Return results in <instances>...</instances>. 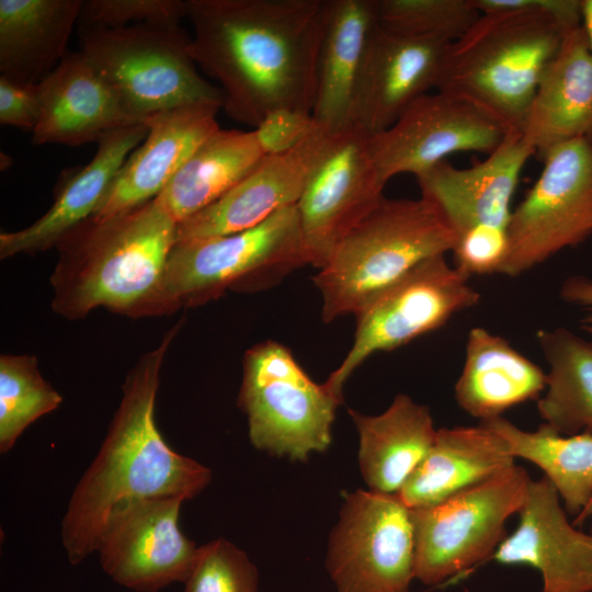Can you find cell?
I'll return each instance as SVG.
<instances>
[{
  "instance_id": "6da1fadb",
  "label": "cell",
  "mask_w": 592,
  "mask_h": 592,
  "mask_svg": "<svg viewBox=\"0 0 592 592\" xmlns=\"http://www.w3.org/2000/svg\"><path fill=\"white\" fill-rule=\"evenodd\" d=\"M190 53L223 110L255 127L282 107L311 113L327 0H185Z\"/></svg>"
},
{
  "instance_id": "7a4b0ae2",
  "label": "cell",
  "mask_w": 592,
  "mask_h": 592,
  "mask_svg": "<svg viewBox=\"0 0 592 592\" xmlns=\"http://www.w3.org/2000/svg\"><path fill=\"white\" fill-rule=\"evenodd\" d=\"M180 329V322L170 328L126 375L107 433L70 496L60 536L73 566L95 553L109 514L121 501L145 497L185 501L200 494L212 480L208 467L166 442L155 419L162 363Z\"/></svg>"
},
{
  "instance_id": "3957f363",
  "label": "cell",
  "mask_w": 592,
  "mask_h": 592,
  "mask_svg": "<svg viewBox=\"0 0 592 592\" xmlns=\"http://www.w3.org/2000/svg\"><path fill=\"white\" fill-rule=\"evenodd\" d=\"M177 230L155 198L104 219L88 218L56 246L53 310L69 320L99 307L151 316Z\"/></svg>"
},
{
  "instance_id": "277c9868",
  "label": "cell",
  "mask_w": 592,
  "mask_h": 592,
  "mask_svg": "<svg viewBox=\"0 0 592 592\" xmlns=\"http://www.w3.org/2000/svg\"><path fill=\"white\" fill-rule=\"evenodd\" d=\"M566 33L542 11L481 13L447 46L435 90L463 98L521 132L538 82Z\"/></svg>"
},
{
  "instance_id": "5b68a950",
  "label": "cell",
  "mask_w": 592,
  "mask_h": 592,
  "mask_svg": "<svg viewBox=\"0 0 592 592\" xmlns=\"http://www.w3.org/2000/svg\"><path fill=\"white\" fill-rule=\"evenodd\" d=\"M456 236L426 198L384 197L339 242L312 282L323 322L357 314L423 261L452 252Z\"/></svg>"
},
{
  "instance_id": "8992f818",
  "label": "cell",
  "mask_w": 592,
  "mask_h": 592,
  "mask_svg": "<svg viewBox=\"0 0 592 592\" xmlns=\"http://www.w3.org/2000/svg\"><path fill=\"white\" fill-rule=\"evenodd\" d=\"M306 264L296 205L240 232L177 241L151 316L200 306L227 291H262Z\"/></svg>"
},
{
  "instance_id": "52a82bcc",
  "label": "cell",
  "mask_w": 592,
  "mask_h": 592,
  "mask_svg": "<svg viewBox=\"0 0 592 592\" xmlns=\"http://www.w3.org/2000/svg\"><path fill=\"white\" fill-rule=\"evenodd\" d=\"M79 43L138 123L181 106L223 109V92L198 73L190 53L191 36L180 23L79 27Z\"/></svg>"
},
{
  "instance_id": "ba28073f",
  "label": "cell",
  "mask_w": 592,
  "mask_h": 592,
  "mask_svg": "<svg viewBox=\"0 0 592 592\" xmlns=\"http://www.w3.org/2000/svg\"><path fill=\"white\" fill-rule=\"evenodd\" d=\"M341 403L325 383L308 376L285 345L267 340L244 353L238 406L255 448L301 462L325 452Z\"/></svg>"
},
{
  "instance_id": "9c48e42d",
  "label": "cell",
  "mask_w": 592,
  "mask_h": 592,
  "mask_svg": "<svg viewBox=\"0 0 592 592\" xmlns=\"http://www.w3.org/2000/svg\"><path fill=\"white\" fill-rule=\"evenodd\" d=\"M527 471H504L420 509H410L414 528V577L436 585L493 556L506 537L505 522L519 513L528 490Z\"/></svg>"
},
{
  "instance_id": "30bf717a",
  "label": "cell",
  "mask_w": 592,
  "mask_h": 592,
  "mask_svg": "<svg viewBox=\"0 0 592 592\" xmlns=\"http://www.w3.org/2000/svg\"><path fill=\"white\" fill-rule=\"evenodd\" d=\"M479 300L480 293L470 285L469 276L451 265L445 254L423 261L355 314L351 349L326 386L342 398L344 383L372 354L437 330Z\"/></svg>"
},
{
  "instance_id": "8fae6325",
  "label": "cell",
  "mask_w": 592,
  "mask_h": 592,
  "mask_svg": "<svg viewBox=\"0 0 592 592\" xmlns=\"http://www.w3.org/2000/svg\"><path fill=\"white\" fill-rule=\"evenodd\" d=\"M535 184L512 210L500 274L516 277L592 234V140L560 145L543 159Z\"/></svg>"
},
{
  "instance_id": "7c38bea8",
  "label": "cell",
  "mask_w": 592,
  "mask_h": 592,
  "mask_svg": "<svg viewBox=\"0 0 592 592\" xmlns=\"http://www.w3.org/2000/svg\"><path fill=\"white\" fill-rule=\"evenodd\" d=\"M414 560L411 511L397 494L346 496L326 560L337 592H409Z\"/></svg>"
},
{
  "instance_id": "4fadbf2b",
  "label": "cell",
  "mask_w": 592,
  "mask_h": 592,
  "mask_svg": "<svg viewBox=\"0 0 592 592\" xmlns=\"http://www.w3.org/2000/svg\"><path fill=\"white\" fill-rule=\"evenodd\" d=\"M181 498H132L109 514L96 550L105 574L134 592H159L184 582L198 546L179 525Z\"/></svg>"
},
{
  "instance_id": "5bb4252c",
  "label": "cell",
  "mask_w": 592,
  "mask_h": 592,
  "mask_svg": "<svg viewBox=\"0 0 592 592\" xmlns=\"http://www.w3.org/2000/svg\"><path fill=\"white\" fill-rule=\"evenodd\" d=\"M509 129L476 104L435 90L414 101L387 129L371 135V152L382 179L414 177L457 152L491 153Z\"/></svg>"
},
{
  "instance_id": "9a60e30c",
  "label": "cell",
  "mask_w": 592,
  "mask_h": 592,
  "mask_svg": "<svg viewBox=\"0 0 592 592\" xmlns=\"http://www.w3.org/2000/svg\"><path fill=\"white\" fill-rule=\"evenodd\" d=\"M371 135L356 125L333 134L296 204L309 264L322 267L339 242L385 196Z\"/></svg>"
},
{
  "instance_id": "2e32d148",
  "label": "cell",
  "mask_w": 592,
  "mask_h": 592,
  "mask_svg": "<svg viewBox=\"0 0 592 592\" xmlns=\"http://www.w3.org/2000/svg\"><path fill=\"white\" fill-rule=\"evenodd\" d=\"M333 134L318 127L292 150L265 156L216 202L178 225L177 241L253 228L300 200Z\"/></svg>"
},
{
  "instance_id": "e0dca14e",
  "label": "cell",
  "mask_w": 592,
  "mask_h": 592,
  "mask_svg": "<svg viewBox=\"0 0 592 592\" xmlns=\"http://www.w3.org/2000/svg\"><path fill=\"white\" fill-rule=\"evenodd\" d=\"M559 499L547 477L531 479L519 526L492 557L503 565L537 569L542 592H592V533L568 521Z\"/></svg>"
},
{
  "instance_id": "ac0fdd59",
  "label": "cell",
  "mask_w": 592,
  "mask_h": 592,
  "mask_svg": "<svg viewBox=\"0 0 592 592\" xmlns=\"http://www.w3.org/2000/svg\"><path fill=\"white\" fill-rule=\"evenodd\" d=\"M533 155L522 133L511 129L485 160L469 168L442 161L415 179L421 196L440 210L457 238L479 225L509 227L512 197Z\"/></svg>"
},
{
  "instance_id": "d6986e66",
  "label": "cell",
  "mask_w": 592,
  "mask_h": 592,
  "mask_svg": "<svg viewBox=\"0 0 592 592\" xmlns=\"http://www.w3.org/2000/svg\"><path fill=\"white\" fill-rule=\"evenodd\" d=\"M441 41L377 24L368 43L353 107V125L369 135L390 127L420 96L435 90L445 50Z\"/></svg>"
},
{
  "instance_id": "ffe728a7",
  "label": "cell",
  "mask_w": 592,
  "mask_h": 592,
  "mask_svg": "<svg viewBox=\"0 0 592 592\" xmlns=\"http://www.w3.org/2000/svg\"><path fill=\"white\" fill-rule=\"evenodd\" d=\"M219 110L197 104L150 116L148 135L122 164L91 217L104 219L156 198L195 149L220 127Z\"/></svg>"
},
{
  "instance_id": "44dd1931",
  "label": "cell",
  "mask_w": 592,
  "mask_h": 592,
  "mask_svg": "<svg viewBox=\"0 0 592 592\" xmlns=\"http://www.w3.org/2000/svg\"><path fill=\"white\" fill-rule=\"evenodd\" d=\"M41 112L33 145L80 146L139 125L95 66L79 50L67 53L39 83Z\"/></svg>"
},
{
  "instance_id": "7402d4cb",
  "label": "cell",
  "mask_w": 592,
  "mask_h": 592,
  "mask_svg": "<svg viewBox=\"0 0 592 592\" xmlns=\"http://www.w3.org/2000/svg\"><path fill=\"white\" fill-rule=\"evenodd\" d=\"M148 132L145 123L116 129L100 139L94 157L62 183L53 205L42 217L21 230L0 234V259L54 248L90 218L122 164Z\"/></svg>"
},
{
  "instance_id": "603a6c76",
  "label": "cell",
  "mask_w": 592,
  "mask_h": 592,
  "mask_svg": "<svg viewBox=\"0 0 592 592\" xmlns=\"http://www.w3.org/2000/svg\"><path fill=\"white\" fill-rule=\"evenodd\" d=\"M521 133L540 159L571 140H592V53L582 26L565 34L538 82Z\"/></svg>"
},
{
  "instance_id": "cb8c5ba5",
  "label": "cell",
  "mask_w": 592,
  "mask_h": 592,
  "mask_svg": "<svg viewBox=\"0 0 592 592\" xmlns=\"http://www.w3.org/2000/svg\"><path fill=\"white\" fill-rule=\"evenodd\" d=\"M377 24L376 0H327L311 114L329 134L353 125L358 81Z\"/></svg>"
},
{
  "instance_id": "d4e9b609",
  "label": "cell",
  "mask_w": 592,
  "mask_h": 592,
  "mask_svg": "<svg viewBox=\"0 0 592 592\" xmlns=\"http://www.w3.org/2000/svg\"><path fill=\"white\" fill-rule=\"evenodd\" d=\"M514 459L504 439L481 422L442 428L397 497L409 509L430 506L504 471Z\"/></svg>"
},
{
  "instance_id": "484cf974",
  "label": "cell",
  "mask_w": 592,
  "mask_h": 592,
  "mask_svg": "<svg viewBox=\"0 0 592 592\" xmlns=\"http://www.w3.org/2000/svg\"><path fill=\"white\" fill-rule=\"evenodd\" d=\"M360 437L358 465L369 490L397 494L431 449L436 431L430 409L398 394L380 414L350 409Z\"/></svg>"
},
{
  "instance_id": "4316f807",
  "label": "cell",
  "mask_w": 592,
  "mask_h": 592,
  "mask_svg": "<svg viewBox=\"0 0 592 592\" xmlns=\"http://www.w3.org/2000/svg\"><path fill=\"white\" fill-rule=\"evenodd\" d=\"M547 374L504 338L481 327L470 329L462 373L455 384L458 406L480 421L539 399Z\"/></svg>"
},
{
  "instance_id": "83f0119b",
  "label": "cell",
  "mask_w": 592,
  "mask_h": 592,
  "mask_svg": "<svg viewBox=\"0 0 592 592\" xmlns=\"http://www.w3.org/2000/svg\"><path fill=\"white\" fill-rule=\"evenodd\" d=\"M82 0H0V73L38 84L66 56Z\"/></svg>"
},
{
  "instance_id": "f1b7e54d",
  "label": "cell",
  "mask_w": 592,
  "mask_h": 592,
  "mask_svg": "<svg viewBox=\"0 0 592 592\" xmlns=\"http://www.w3.org/2000/svg\"><path fill=\"white\" fill-rule=\"evenodd\" d=\"M264 157L253 130L219 127L195 149L155 200L179 225L231 190Z\"/></svg>"
},
{
  "instance_id": "f546056e",
  "label": "cell",
  "mask_w": 592,
  "mask_h": 592,
  "mask_svg": "<svg viewBox=\"0 0 592 592\" xmlns=\"http://www.w3.org/2000/svg\"><path fill=\"white\" fill-rule=\"evenodd\" d=\"M537 340L548 364L539 415L562 435L592 431V340L565 328L539 330Z\"/></svg>"
},
{
  "instance_id": "4dcf8cb0",
  "label": "cell",
  "mask_w": 592,
  "mask_h": 592,
  "mask_svg": "<svg viewBox=\"0 0 592 592\" xmlns=\"http://www.w3.org/2000/svg\"><path fill=\"white\" fill-rule=\"evenodd\" d=\"M501 435L514 458L538 466L555 486L565 510L577 516L592 497V431L562 435L543 423L523 431L503 417L480 421Z\"/></svg>"
},
{
  "instance_id": "1f68e13d",
  "label": "cell",
  "mask_w": 592,
  "mask_h": 592,
  "mask_svg": "<svg viewBox=\"0 0 592 592\" xmlns=\"http://www.w3.org/2000/svg\"><path fill=\"white\" fill-rule=\"evenodd\" d=\"M61 402V395L43 377L34 355L2 354L0 453H8L29 425L58 409Z\"/></svg>"
},
{
  "instance_id": "d6a6232c",
  "label": "cell",
  "mask_w": 592,
  "mask_h": 592,
  "mask_svg": "<svg viewBox=\"0 0 592 592\" xmlns=\"http://www.w3.org/2000/svg\"><path fill=\"white\" fill-rule=\"evenodd\" d=\"M376 10L387 30L448 44L480 16L471 0H376Z\"/></svg>"
},
{
  "instance_id": "836d02e7",
  "label": "cell",
  "mask_w": 592,
  "mask_h": 592,
  "mask_svg": "<svg viewBox=\"0 0 592 592\" xmlns=\"http://www.w3.org/2000/svg\"><path fill=\"white\" fill-rule=\"evenodd\" d=\"M184 592H259V573L247 554L219 537L198 546Z\"/></svg>"
},
{
  "instance_id": "e575fe53",
  "label": "cell",
  "mask_w": 592,
  "mask_h": 592,
  "mask_svg": "<svg viewBox=\"0 0 592 592\" xmlns=\"http://www.w3.org/2000/svg\"><path fill=\"white\" fill-rule=\"evenodd\" d=\"M186 15L185 0H87L79 27L118 29L136 24H179Z\"/></svg>"
},
{
  "instance_id": "d590c367",
  "label": "cell",
  "mask_w": 592,
  "mask_h": 592,
  "mask_svg": "<svg viewBox=\"0 0 592 592\" xmlns=\"http://www.w3.org/2000/svg\"><path fill=\"white\" fill-rule=\"evenodd\" d=\"M454 265L470 275L500 273L509 253L508 227L479 225L456 238Z\"/></svg>"
},
{
  "instance_id": "8d00e7d4",
  "label": "cell",
  "mask_w": 592,
  "mask_h": 592,
  "mask_svg": "<svg viewBox=\"0 0 592 592\" xmlns=\"http://www.w3.org/2000/svg\"><path fill=\"white\" fill-rule=\"evenodd\" d=\"M318 127L311 113L282 107L269 112L252 130L264 156H273L292 150Z\"/></svg>"
},
{
  "instance_id": "74e56055",
  "label": "cell",
  "mask_w": 592,
  "mask_h": 592,
  "mask_svg": "<svg viewBox=\"0 0 592 592\" xmlns=\"http://www.w3.org/2000/svg\"><path fill=\"white\" fill-rule=\"evenodd\" d=\"M41 112L38 84L0 76V123L22 130L35 129Z\"/></svg>"
},
{
  "instance_id": "f35d334b",
  "label": "cell",
  "mask_w": 592,
  "mask_h": 592,
  "mask_svg": "<svg viewBox=\"0 0 592 592\" xmlns=\"http://www.w3.org/2000/svg\"><path fill=\"white\" fill-rule=\"evenodd\" d=\"M481 13L534 10L553 16L559 25L569 32L581 26V0H471Z\"/></svg>"
},
{
  "instance_id": "ab89813d",
  "label": "cell",
  "mask_w": 592,
  "mask_h": 592,
  "mask_svg": "<svg viewBox=\"0 0 592 592\" xmlns=\"http://www.w3.org/2000/svg\"><path fill=\"white\" fill-rule=\"evenodd\" d=\"M573 304L580 307L585 317L582 323L587 331L592 333V280L589 277L582 278L574 287L572 294Z\"/></svg>"
},
{
  "instance_id": "60d3db41",
  "label": "cell",
  "mask_w": 592,
  "mask_h": 592,
  "mask_svg": "<svg viewBox=\"0 0 592 592\" xmlns=\"http://www.w3.org/2000/svg\"><path fill=\"white\" fill-rule=\"evenodd\" d=\"M581 15L588 46L592 53V0H581Z\"/></svg>"
},
{
  "instance_id": "b9f144b4",
  "label": "cell",
  "mask_w": 592,
  "mask_h": 592,
  "mask_svg": "<svg viewBox=\"0 0 592 592\" xmlns=\"http://www.w3.org/2000/svg\"><path fill=\"white\" fill-rule=\"evenodd\" d=\"M592 516V497L590 498L583 510L574 517L573 525L579 526Z\"/></svg>"
},
{
  "instance_id": "7bdbcfd3",
  "label": "cell",
  "mask_w": 592,
  "mask_h": 592,
  "mask_svg": "<svg viewBox=\"0 0 592 592\" xmlns=\"http://www.w3.org/2000/svg\"><path fill=\"white\" fill-rule=\"evenodd\" d=\"M592 530V528H591Z\"/></svg>"
}]
</instances>
